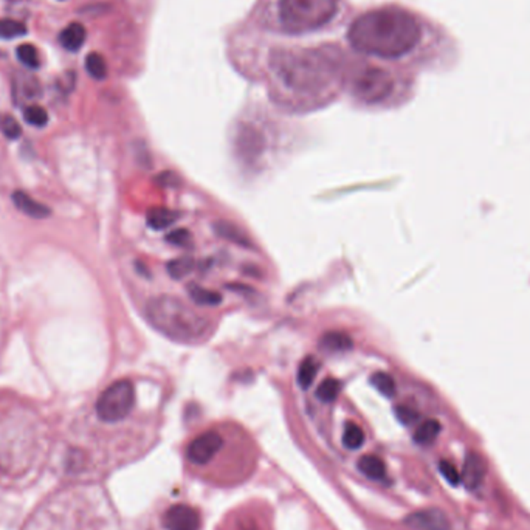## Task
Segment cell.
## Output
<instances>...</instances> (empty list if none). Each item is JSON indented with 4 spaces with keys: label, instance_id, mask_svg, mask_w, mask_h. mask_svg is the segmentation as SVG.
I'll return each mask as SVG.
<instances>
[{
    "label": "cell",
    "instance_id": "obj_1",
    "mask_svg": "<svg viewBox=\"0 0 530 530\" xmlns=\"http://www.w3.org/2000/svg\"><path fill=\"white\" fill-rule=\"evenodd\" d=\"M420 36L419 21L411 12L394 6L364 12L348 31L354 50L385 59L408 55L419 44Z\"/></svg>",
    "mask_w": 530,
    "mask_h": 530
},
{
    "label": "cell",
    "instance_id": "obj_2",
    "mask_svg": "<svg viewBox=\"0 0 530 530\" xmlns=\"http://www.w3.org/2000/svg\"><path fill=\"white\" fill-rule=\"evenodd\" d=\"M270 67L289 90L318 94L334 83L340 71V58L327 47L277 50L270 58Z\"/></svg>",
    "mask_w": 530,
    "mask_h": 530
},
{
    "label": "cell",
    "instance_id": "obj_3",
    "mask_svg": "<svg viewBox=\"0 0 530 530\" xmlns=\"http://www.w3.org/2000/svg\"><path fill=\"white\" fill-rule=\"evenodd\" d=\"M146 318L151 326L174 341L194 343L210 334L211 323L182 300L162 295L146 304Z\"/></svg>",
    "mask_w": 530,
    "mask_h": 530
},
{
    "label": "cell",
    "instance_id": "obj_4",
    "mask_svg": "<svg viewBox=\"0 0 530 530\" xmlns=\"http://www.w3.org/2000/svg\"><path fill=\"white\" fill-rule=\"evenodd\" d=\"M336 10V0H280L277 19L286 33L304 35L326 26Z\"/></svg>",
    "mask_w": 530,
    "mask_h": 530
},
{
    "label": "cell",
    "instance_id": "obj_5",
    "mask_svg": "<svg viewBox=\"0 0 530 530\" xmlns=\"http://www.w3.org/2000/svg\"><path fill=\"white\" fill-rule=\"evenodd\" d=\"M135 407V388L130 380H118L105 388L96 400V416L103 422L115 423L126 419Z\"/></svg>",
    "mask_w": 530,
    "mask_h": 530
},
{
    "label": "cell",
    "instance_id": "obj_6",
    "mask_svg": "<svg viewBox=\"0 0 530 530\" xmlns=\"http://www.w3.org/2000/svg\"><path fill=\"white\" fill-rule=\"evenodd\" d=\"M394 83L389 73L379 67H364L357 71L350 83L354 96L368 104L380 103L393 92Z\"/></svg>",
    "mask_w": 530,
    "mask_h": 530
},
{
    "label": "cell",
    "instance_id": "obj_7",
    "mask_svg": "<svg viewBox=\"0 0 530 530\" xmlns=\"http://www.w3.org/2000/svg\"><path fill=\"white\" fill-rule=\"evenodd\" d=\"M222 447L223 437L221 434L216 431L203 433L189 443L187 450V458L193 463H197V465H203V463H208L213 459L221 452Z\"/></svg>",
    "mask_w": 530,
    "mask_h": 530
},
{
    "label": "cell",
    "instance_id": "obj_8",
    "mask_svg": "<svg viewBox=\"0 0 530 530\" xmlns=\"http://www.w3.org/2000/svg\"><path fill=\"white\" fill-rule=\"evenodd\" d=\"M163 527L166 530H200V512L188 504L172 506L163 515Z\"/></svg>",
    "mask_w": 530,
    "mask_h": 530
},
{
    "label": "cell",
    "instance_id": "obj_9",
    "mask_svg": "<svg viewBox=\"0 0 530 530\" xmlns=\"http://www.w3.org/2000/svg\"><path fill=\"white\" fill-rule=\"evenodd\" d=\"M405 524L413 530H450V522L447 513L441 508H423L409 513L405 518Z\"/></svg>",
    "mask_w": 530,
    "mask_h": 530
},
{
    "label": "cell",
    "instance_id": "obj_10",
    "mask_svg": "<svg viewBox=\"0 0 530 530\" xmlns=\"http://www.w3.org/2000/svg\"><path fill=\"white\" fill-rule=\"evenodd\" d=\"M487 462L482 458L479 453L476 452H470L465 456V461H463V467L461 472V479L468 490H478L484 479H486L487 475Z\"/></svg>",
    "mask_w": 530,
    "mask_h": 530
},
{
    "label": "cell",
    "instance_id": "obj_11",
    "mask_svg": "<svg viewBox=\"0 0 530 530\" xmlns=\"http://www.w3.org/2000/svg\"><path fill=\"white\" fill-rule=\"evenodd\" d=\"M237 149L245 160H256L264 149L262 135L253 128H243L237 137Z\"/></svg>",
    "mask_w": 530,
    "mask_h": 530
},
{
    "label": "cell",
    "instance_id": "obj_12",
    "mask_svg": "<svg viewBox=\"0 0 530 530\" xmlns=\"http://www.w3.org/2000/svg\"><path fill=\"white\" fill-rule=\"evenodd\" d=\"M12 202H15L17 210H21L24 214L33 219H45L50 214V210L45 205L35 200V198L24 193V191H16L12 194Z\"/></svg>",
    "mask_w": 530,
    "mask_h": 530
},
{
    "label": "cell",
    "instance_id": "obj_13",
    "mask_svg": "<svg viewBox=\"0 0 530 530\" xmlns=\"http://www.w3.org/2000/svg\"><path fill=\"white\" fill-rule=\"evenodd\" d=\"M85 28L79 22H71L59 35V42L67 51H78L85 42Z\"/></svg>",
    "mask_w": 530,
    "mask_h": 530
},
{
    "label": "cell",
    "instance_id": "obj_14",
    "mask_svg": "<svg viewBox=\"0 0 530 530\" xmlns=\"http://www.w3.org/2000/svg\"><path fill=\"white\" fill-rule=\"evenodd\" d=\"M357 465H359L360 472L369 479H374V481L385 479L386 463L382 458H379V456H374V454L361 456Z\"/></svg>",
    "mask_w": 530,
    "mask_h": 530
},
{
    "label": "cell",
    "instance_id": "obj_15",
    "mask_svg": "<svg viewBox=\"0 0 530 530\" xmlns=\"http://www.w3.org/2000/svg\"><path fill=\"white\" fill-rule=\"evenodd\" d=\"M178 214L168 208H152L148 213V225L152 230L162 231L176 223Z\"/></svg>",
    "mask_w": 530,
    "mask_h": 530
},
{
    "label": "cell",
    "instance_id": "obj_16",
    "mask_svg": "<svg viewBox=\"0 0 530 530\" xmlns=\"http://www.w3.org/2000/svg\"><path fill=\"white\" fill-rule=\"evenodd\" d=\"M441 429L442 425L436 419H428L422 422L414 433V442L419 443V445H429V443H433L437 439V436L441 434Z\"/></svg>",
    "mask_w": 530,
    "mask_h": 530
},
{
    "label": "cell",
    "instance_id": "obj_17",
    "mask_svg": "<svg viewBox=\"0 0 530 530\" xmlns=\"http://www.w3.org/2000/svg\"><path fill=\"white\" fill-rule=\"evenodd\" d=\"M320 344L323 349L332 350V352H343V350H349L354 346L350 336L344 332H327L323 335Z\"/></svg>",
    "mask_w": 530,
    "mask_h": 530
},
{
    "label": "cell",
    "instance_id": "obj_18",
    "mask_svg": "<svg viewBox=\"0 0 530 530\" xmlns=\"http://www.w3.org/2000/svg\"><path fill=\"white\" fill-rule=\"evenodd\" d=\"M188 291H189L191 300H193L197 306L214 307L222 302V295L214 290L203 289L200 286H191Z\"/></svg>",
    "mask_w": 530,
    "mask_h": 530
},
{
    "label": "cell",
    "instance_id": "obj_19",
    "mask_svg": "<svg viewBox=\"0 0 530 530\" xmlns=\"http://www.w3.org/2000/svg\"><path fill=\"white\" fill-rule=\"evenodd\" d=\"M214 230L217 231L219 236L225 237V239H228L231 242H234L237 245H241V247H251L250 243V239L247 237V234H243L241 228H237L236 225L233 223H228V222H219Z\"/></svg>",
    "mask_w": 530,
    "mask_h": 530
},
{
    "label": "cell",
    "instance_id": "obj_20",
    "mask_svg": "<svg viewBox=\"0 0 530 530\" xmlns=\"http://www.w3.org/2000/svg\"><path fill=\"white\" fill-rule=\"evenodd\" d=\"M318 361L314 359V357H306L300 364V369H298V383L302 389H309L312 386V383L315 380V377L318 374Z\"/></svg>",
    "mask_w": 530,
    "mask_h": 530
},
{
    "label": "cell",
    "instance_id": "obj_21",
    "mask_svg": "<svg viewBox=\"0 0 530 530\" xmlns=\"http://www.w3.org/2000/svg\"><path fill=\"white\" fill-rule=\"evenodd\" d=\"M16 55L19 61H21L26 69L36 70L39 69V65H41V58H39V51L35 45L31 44L19 45L16 50Z\"/></svg>",
    "mask_w": 530,
    "mask_h": 530
},
{
    "label": "cell",
    "instance_id": "obj_22",
    "mask_svg": "<svg viewBox=\"0 0 530 530\" xmlns=\"http://www.w3.org/2000/svg\"><path fill=\"white\" fill-rule=\"evenodd\" d=\"M85 70L98 81L108 76V65H105L104 58L99 53H89L87 58H85Z\"/></svg>",
    "mask_w": 530,
    "mask_h": 530
},
{
    "label": "cell",
    "instance_id": "obj_23",
    "mask_svg": "<svg viewBox=\"0 0 530 530\" xmlns=\"http://www.w3.org/2000/svg\"><path fill=\"white\" fill-rule=\"evenodd\" d=\"M364 443V433L357 423H348L343 431V445L348 450H359Z\"/></svg>",
    "mask_w": 530,
    "mask_h": 530
},
{
    "label": "cell",
    "instance_id": "obj_24",
    "mask_svg": "<svg viewBox=\"0 0 530 530\" xmlns=\"http://www.w3.org/2000/svg\"><path fill=\"white\" fill-rule=\"evenodd\" d=\"M26 31H28V28H26V25L22 22L8 17L0 19V37L2 39L21 37L26 35Z\"/></svg>",
    "mask_w": 530,
    "mask_h": 530
},
{
    "label": "cell",
    "instance_id": "obj_25",
    "mask_svg": "<svg viewBox=\"0 0 530 530\" xmlns=\"http://www.w3.org/2000/svg\"><path fill=\"white\" fill-rule=\"evenodd\" d=\"M370 385H373L382 395L385 397H394L395 395V382L393 377L386 373H375L370 377Z\"/></svg>",
    "mask_w": 530,
    "mask_h": 530
},
{
    "label": "cell",
    "instance_id": "obj_26",
    "mask_svg": "<svg viewBox=\"0 0 530 530\" xmlns=\"http://www.w3.org/2000/svg\"><path fill=\"white\" fill-rule=\"evenodd\" d=\"M24 120L35 128H44L49 123V114L41 105L30 104L24 109Z\"/></svg>",
    "mask_w": 530,
    "mask_h": 530
},
{
    "label": "cell",
    "instance_id": "obj_27",
    "mask_svg": "<svg viewBox=\"0 0 530 530\" xmlns=\"http://www.w3.org/2000/svg\"><path fill=\"white\" fill-rule=\"evenodd\" d=\"M340 394V382L336 379H326L316 388V399L323 403L334 402Z\"/></svg>",
    "mask_w": 530,
    "mask_h": 530
},
{
    "label": "cell",
    "instance_id": "obj_28",
    "mask_svg": "<svg viewBox=\"0 0 530 530\" xmlns=\"http://www.w3.org/2000/svg\"><path fill=\"white\" fill-rule=\"evenodd\" d=\"M16 96H22V99L28 101V99H33L39 96L41 94V89H39V84L35 78H26L22 76L21 83H16Z\"/></svg>",
    "mask_w": 530,
    "mask_h": 530
},
{
    "label": "cell",
    "instance_id": "obj_29",
    "mask_svg": "<svg viewBox=\"0 0 530 530\" xmlns=\"http://www.w3.org/2000/svg\"><path fill=\"white\" fill-rule=\"evenodd\" d=\"M193 265V259H189V257H178V259L171 261L166 268L172 280H183L185 276L191 273Z\"/></svg>",
    "mask_w": 530,
    "mask_h": 530
},
{
    "label": "cell",
    "instance_id": "obj_30",
    "mask_svg": "<svg viewBox=\"0 0 530 530\" xmlns=\"http://www.w3.org/2000/svg\"><path fill=\"white\" fill-rule=\"evenodd\" d=\"M439 472L443 478H445V481L448 484H452V486H459V484L462 482L461 472L458 468H456L454 463H452L450 461H441L439 462Z\"/></svg>",
    "mask_w": 530,
    "mask_h": 530
},
{
    "label": "cell",
    "instance_id": "obj_31",
    "mask_svg": "<svg viewBox=\"0 0 530 530\" xmlns=\"http://www.w3.org/2000/svg\"><path fill=\"white\" fill-rule=\"evenodd\" d=\"M0 129H2L5 137L10 138V140H16V138H19L22 134L21 126H19V123L15 120V118L8 115L0 120Z\"/></svg>",
    "mask_w": 530,
    "mask_h": 530
},
{
    "label": "cell",
    "instance_id": "obj_32",
    "mask_svg": "<svg viewBox=\"0 0 530 530\" xmlns=\"http://www.w3.org/2000/svg\"><path fill=\"white\" fill-rule=\"evenodd\" d=\"M166 242L176 245V247H188L191 243V233L185 228L172 230L166 234Z\"/></svg>",
    "mask_w": 530,
    "mask_h": 530
},
{
    "label": "cell",
    "instance_id": "obj_33",
    "mask_svg": "<svg viewBox=\"0 0 530 530\" xmlns=\"http://www.w3.org/2000/svg\"><path fill=\"white\" fill-rule=\"evenodd\" d=\"M395 416L403 425H413V423L419 419V413L414 408L408 405H399L395 408Z\"/></svg>",
    "mask_w": 530,
    "mask_h": 530
},
{
    "label": "cell",
    "instance_id": "obj_34",
    "mask_svg": "<svg viewBox=\"0 0 530 530\" xmlns=\"http://www.w3.org/2000/svg\"><path fill=\"white\" fill-rule=\"evenodd\" d=\"M0 340H2V320H0Z\"/></svg>",
    "mask_w": 530,
    "mask_h": 530
}]
</instances>
